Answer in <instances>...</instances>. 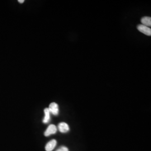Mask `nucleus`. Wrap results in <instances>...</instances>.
I'll return each mask as SVG.
<instances>
[{"instance_id":"nucleus-9","label":"nucleus","mask_w":151,"mask_h":151,"mask_svg":"<svg viewBox=\"0 0 151 151\" xmlns=\"http://www.w3.org/2000/svg\"><path fill=\"white\" fill-rule=\"evenodd\" d=\"M18 2H20V3H23V2H24V0H19Z\"/></svg>"},{"instance_id":"nucleus-2","label":"nucleus","mask_w":151,"mask_h":151,"mask_svg":"<svg viewBox=\"0 0 151 151\" xmlns=\"http://www.w3.org/2000/svg\"><path fill=\"white\" fill-rule=\"evenodd\" d=\"M137 29L140 32L143 33L144 34L148 36H151V29L149 27L144 26L143 25H138L137 26Z\"/></svg>"},{"instance_id":"nucleus-1","label":"nucleus","mask_w":151,"mask_h":151,"mask_svg":"<svg viewBox=\"0 0 151 151\" xmlns=\"http://www.w3.org/2000/svg\"><path fill=\"white\" fill-rule=\"evenodd\" d=\"M57 131V128L56 125L53 124H51L49 125V127L47 128V130L44 132V136L46 137H48L50 135L56 134Z\"/></svg>"},{"instance_id":"nucleus-3","label":"nucleus","mask_w":151,"mask_h":151,"mask_svg":"<svg viewBox=\"0 0 151 151\" xmlns=\"http://www.w3.org/2000/svg\"><path fill=\"white\" fill-rule=\"evenodd\" d=\"M48 109L50 113H52L54 115H57L59 114L58 105L56 103H52L49 105Z\"/></svg>"},{"instance_id":"nucleus-8","label":"nucleus","mask_w":151,"mask_h":151,"mask_svg":"<svg viewBox=\"0 0 151 151\" xmlns=\"http://www.w3.org/2000/svg\"><path fill=\"white\" fill-rule=\"evenodd\" d=\"M56 151H69L68 148H67L65 146H61L60 147H59L58 149Z\"/></svg>"},{"instance_id":"nucleus-6","label":"nucleus","mask_w":151,"mask_h":151,"mask_svg":"<svg viewBox=\"0 0 151 151\" xmlns=\"http://www.w3.org/2000/svg\"><path fill=\"white\" fill-rule=\"evenodd\" d=\"M141 22L142 25L146 26L147 27L151 26V17L148 16H144L142 18Z\"/></svg>"},{"instance_id":"nucleus-7","label":"nucleus","mask_w":151,"mask_h":151,"mask_svg":"<svg viewBox=\"0 0 151 151\" xmlns=\"http://www.w3.org/2000/svg\"><path fill=\"white\" fill-rule=\"evenodd\" d=\"M44 117L43 120V122L44 124H47L49 121H50V113L49 112V110L48 109V108H46L44 110Z\"/></svg>"},{"instance_id":"nucleus-4","label":"nucleus","mask_w":151,"mask_h":151,"mask_svg":"<svg viewBox=\"0 0 151 151\" xmlns=\"http://www.w3.org/2000/svg\"><path fill=\"white\" fill-rule=\"evenodd\" d=\"M58 128L59 132L62 133H67L70 130L69 125L67 123H64V122L60 123L58 124Z\"/></svg>"},{"instance_id":"nucleus-5","label":"nucleus","mask_w":151,"mask_h":151,"mask_svg":"<svg viewBox=\"0 0 151 151\" xmlns=\"http://www.w3.org/2000/svg\"><path fill=\"white\" fill-rule=\"evenodd\" d=\"M57 145V140H51L46 146L45 149L46 151H52Z\"/></svg>"}]
</instances>
